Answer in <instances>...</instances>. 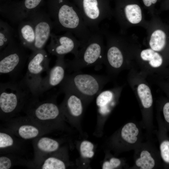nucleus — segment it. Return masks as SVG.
<instances>
[{
	"label": "nucleus",
	"mask_w": 169,
	"mask_h": 169,
	"mask_svg": "<svg viewBox=\"0 0 169 169\" xmlns=\"http://www.w3.org/2000/svg\"><path fill=\"white\" fill-rule=\"evenodd\" d=\"M48 14L58 32L72 33L84 44L92 33L85 25L75 5L69 0H48Z\"/></svg>",
	"instance_id": "1"
},
{
	"label": "nucleus",
	"mask_w": 169,
	"mask_h": 169,
	"mask_svg": "<svg viewBox=\"0 0 169 169\" xmlns=\"http://www.w3.org/2000/svg\"><path fill=\"white\" fill-rule=\"evenodd\" d=\"M104 37L101 29L93 32L88 41L82 44L74 58L66 61L68 71L75 72L88 67L97 68L101 66L105 47Z\"/></svg>",
	"instance_id": "2"
},
{
	"label": "nucleus",
	"mask_w": 169,
	"mask_h": 169,
	"mask_svg": "<svg viewBox=\"0 0 169 169\" xmlns=\"http://www.w3.org/2000/svg\"><path fill=\"white\" fill-rule=\"evenodd\" d=\"M107 80L102 75L83 74L78 71L65 75L60 84V90L63 93L69 91L76 93L86 103L102 91Z\"/></svg>",
	"instance_id": "3"
},
{
	"label": "nucleus",
	"mask_w": 169,
	"mask_h": 169,
	"mask_svg": "<svg viewBox=\"0 0 169 169\" xmlns=\"http://www.w3.org/2000/svg\"><path fill=\"white\" fill-rule=\"evenodd\" d=\"M31 95L22 80L1 83V116L8 117L20 112L25 107Z\"/></svg>",
	"instance_id": "4"
},
{
	"label": "nucleus",
	"mask_w": 169,
	"mask_h": 169,
	"mask_svg": "<svg viewBox=\"0 0 169 169\" xmlns=\"http://www.w3.org/2000/svg\"><path fill=\"white\" fill-rule=\"evenodd\" d=\"M57 96L56 95L40 101L38 97L32 95L25 106L28 117L37 123L46 127L64 116L60 106L56 102Z\"/></svg>",
	"instance_id": "5"
},
{
	"label": "nucleus",
	"mask_w": 169,
	"mask_h": 169,
	"mask_svg": "<svg viewBox=\"0 0 169 169\" xmlns=\"http://www.w3.org/2000/svg\"><path fill=\"white\" fill-rule=\"evenodd\" d=\"M79 9L83 21L92 32L100 31L99 25L112 13L108 0H72Z\"/></svg>",
	"instance_id": "6"
},
{
	"label": "nucleus",
	"mask_w": 169,
	"mask_h": 169,
	"mask_svg": "<svg viewBox=\"0 0 169 169\" xmlns=\"http://www.w3.org/2000/svg\"><path fill=\"white\" fill-rule=\"evenodd\" d=\"M50 59L46 51L43 49L32 51L29 56L26 74L22 79L32 95L39 97L43 73H47L50 69Z\"/></svg>",
	"instance_id": "7"
},
{
	"label": "nucleus",
	"mask_w": 169,
	"mask_h": 169,
	"mask_svg": "<svg viewBox=\"0 0 169 169\" xmlns=\"http://www.w3.org/2000/svg\"><path fill=\"white\" fill-rule=\"evenodd\" d=\"M26 48L13 39L0 51V74L14 76L20 72L28 57Z\"/></svg>",
	"instance_id": "8"
},
{
	"label": "nucleus",
	"mask_w": 169,
	"mask_h": 169,
	"mask_svg": "<svg viewBox=\"0 0 169 169\" xmlns=\"http://www.w3.org/2000/svg\"><path fill=\"white\" fill-rule=\"evenodd\" d=\"M25 20L30 21L34 28L35 40L32 51L44 49L54 28L49 14L38 8L31 13Z\"/></svg>",
	"instance_id": "9"
},
{
	"label": "nucleus",
	"mask_w": 169,
	"mask_h": 169,
	"mask_svg": "<svg viewBox=\"0 0 169 169\" xmlns=\"http://www.w3.org/2000/svg\"><path fill=\"white\" fill-rule=\"evenodd\" d=\"M50 38L47 49L49 54L56 57L69 53H71L74 56L82 45L81 41L69 32L59 35L52 33Z\"/></svg>",
	"instance_id": "10"
},
{
	"label": "nucleus",
	"mask_w": 169,
	"mask_h": 169,
	"mask_svg": "<svg viewBox=\"0 0 169 169\" xmlns=\"http://www.w3.org/2000/svg\"><path fill=\"white\" fill-rule=\"evenodd\" d=\"M65 55L57 57L54 66L47 73L46 76L43 78L40 89L39 95L59 85L62 82L65 76L67 68Z\"/></svg>",
	"instance_id": "11"
},
{
	"label": "nucleus",
	"mask_w": 169,
	"mask_h": 169,
	"mask_svg": "<svg viewBox=\"0 0 169 169\" xmlns=\"http://www.w3.org/2000/svg\"><path fill=\"white\" fill-rule=\"evenodd\" d=\"M65 96L60 107L64 115L69 118L76 119L81 117L85 103L78 95L71 91L64 92Z\"/></svg>",
	"instance_id": "12"
},
{
	"label": "nucleus",
	"mask_w": 169,
	"mask_h": 169,
	"mask_svg": "<svg viewBox=\"0 0 169 169\" xmlns=\"http://www.w3.org/2000/svg\"><path fill=\"white\" fill-rule=\"evenodd\" d=\"M122 27L128 22L132 24L140 23L142 20V11L136 4H129L122 7L118 4L114 13Z\"/></svg>",
	"instance_id": "13"
},
{
	"label": "nucleus",
	"mask_w": 169,
	"mask_h": 169,
	"mask_svg": "<svg viewBox=\"0 0 169 169\" xmlns=\"http://www.w3.org/2000/svg\"><path fill=\"white\" fill-rule=\"evenodd\" d=\"M18 30L20 43L25 48L32 50L35 40L33 23L27 20H23L18 23Z\"/></svg>",
	"instance_id": "14"
},
{
	"label": "nucleus",
	"mask_w": 169,
	"mask_h": 169,
	"mask_svg": "<svg viewBox=\"0 0 169 169\" xmlns=\"http://www.w3.org/2000/svg\"><path fill=\"white\" fill-rule=\"evenodd\" d=\"M115 92L110 90L101 91L97 95L96 103L99 113L101 115H105L110 111V106H113L115 97Z\"/></svg>",
	"instance_id": "15"
},
{
	"label": "nucleus",
	"mask_w": 169,
	"mask_h": 169,
	"mask_svg": "<svg viewBox=\"0 0 169 169\" xmlns=\"http://www.w3.org/2000/svg\"><path fill=\"white\" fill-rule=\"evenodd\" d=\"M15 132L21 138L29 140L37 137L42 132L41 128L37 125L29 123H24L18 125Z\"/></svg>",
	"instance_id": "16"
},
{
	"label": "nucleus",
	"mask_w": 169,
	"mask_h": 169,
	"mask_svg": "<svg viewBox=\"0 0 169 169\" xmlns=\"http://www.w3.org/2000/svg\"><path fill=\"white\" fill-rule=\"evenodd\" d=\"M36 147L37 150L41 152L50 153L58 150L59 147V144L57 141L52 138L43 137L38 140Z\"/></svg>",
	"instance_id": "17"
},
{
	"label": "nucleus",
	"mask_w": 169,
	"mask_h": 169,
	"mask_svg": "<svg viewBox=\"0 0 169 169\" xmlns=\"http://www.w3.org/2000/svg\"><path fill=\"white\" fill-rule=\"evenodd\" d=\"M166 39V34L163 30H155L151 34L149 41L150 48L156 52L161 51L165 46Z\"/></svg>",
	"instance_id": "18"
},
{
	"label": "nucleus",
	"mask_w": 169,
	"mask_h": 169,
	"mask_svg": "<svg viewBox=\"0 0 169 169\" xmlns=\"http://www.w3.org/2000/svg\"><path fill=\"white\" fill-rule=\"evenodd\" d=\"M14 30L7 22L0 21V50L5 48L13 39Z\"/></svg>",
	"instance_id": "19"
},
{
	"label": "nucleus",
	"mask_w": 169,
	"mask_h": 169,
	"mask_svg": "<svg viewBox=\"0 0 169 169\" xmlns=\"http://www.w3.org/2000/svg\"><path fill=\"white\" fill-rule=\"evenodd\" d=\"M140 56L144 61L148 62L149 65L153 68L160 66L163 62V59L157 52L151 48L142 50L141 52Z\"/></svg>",
	"instance_id": "20"
},
{
	"label": "nucleus",
	"mask_w": 169,
	"mask_h": 169,
	"mask_svg": "<svg viewBox=\"0 0 169 169\" xmlns=\"http://www.w3.org/2000/svg\"><path fill=\"white\" fill-rule=\"evenodd\" d=\"M139 130L134 123L130 122L125 125L121 132V137L125 141L130 143L134 144L137 141Z\"/></svg>",
	"instance_id": "21"
},
{
	"label": "nucleus",
	"mask_w": 169,
	"mask_h": 169,
	"mask_svg": "<svg viewBox=\"0 0 169 169\" xmlns=\"http://www.w3.org/2000/svg\"><path fill=\"white\" fill-rule=\"evenodd\" d=\"M137 92L141 104L144 108H148L152 105L153 99L149 87L146 84H139L137 88Z\"/></svg>",
	"instance_id": "22"
},
{
	"label": "nucleus",
	"mask_w": 169,
	"mask_h": 169,
	"mask_svg": "<svg viewBox=\"0 0 169 169\" xmlns=\"http://www.w3.org/2000/svg\"><path fill=\"white\" fill-rule=\"evenodd\" d=\"M136 165L142 169H151L154 166L155 161L150 153L147 151L143 150L140 157L136 161Z\"/></svg>",
	"instance_id": "23"
},
{
	"label": "nucleus",
	"mask_w": 169,
	"mask_h": 169,
	"mask_svg": "<svg viewBox=\"0 0 169 169\" xmlns=\"http://www.w3.org/2000/svg\"><path fill=\"white\" fill-rule=\"evenodd\" d=\"M40 168L42 169H64L65 163L61 160L55 157L50 156L43 161Z\"/></svg>",
	"instance_id": "24"
},
{
	"label": "nucleus",
	"mask_w": 169,
	"mask_h": 169,
	"mask_svg": "<svg viewBox=\"0 0 169 169\" xmlns=\"http://www.w3.org/2000/svg\"><path fill=\"white\" fill-rule=\"evenodd\" d=\"M14 138L9 133L0 132V149L1 151L9 149L15 146Z\"/></svg>",
	"instance_id": "25"
},
{
	"label": "nucleus",
	"mask_w": 169,
	"mask_h": 169,
	"mask_svg": "<svg viewBox=\"0 0 169 169\" xmlns=\"http://www.w3.org/2000/svg\"><path fill=\"white\" fill-rule=\"evenodd\" d=\"M94 145L88 141H82L80 145L79 151L82 156L84 158H91L94 154Z\"/></svg>",
	"instance_id": "26"
},
{
	"label": "nucleus",
	"mask_w": 169,
	"mask_h": 169,
	"mask_svg": "<svg viewBox=\"0 0 169 169\" xmlns=\"http://www.w3.org/2000/svg\"><path fill=\"white\" fill-rule=\"evenodd\" d=\"M161 154L163 160L169 163V141H165L160 145Z\"/></svg>",
	"instance_id": "27"
},
{
	"label": "nucleus",
	"mask_w": 169,
	"mask_h": 169,
	"mask_svg": "<svg viewBox=\"0 0 169 169\" xmlns=\"http://www.w3.org/2000/svg\"><path fill=\"white\" fill-rule=\"evenodd\" d=\"M121 164L120 160L117 158H112L109 161L104 162L102 166L103 169H112L119 166Z\"/></svg>",
	"instance_id": "28"
},
{
	"label": "nucleus",
	"mask_w": 169,
	"mask_h": 169,
	"mask_svg": "<svg viewBox=\"0 0 169 169\" xmlns=\"http://www.w3.org/2000/svg\"><path fill=\"white\" fill-rule=\"evenodd\" d=\"M12 162L11 160L6 156L0 157V169H9L12 167Z\"/></svg>",
	"instance_id": "29"
},
{
	"label": "nucleus",
	"mask_w": 169,
	"mask_h": 169,
	"mask_svg": "<svg viewBox=\"0 0 169 169\" xmlns=\"http://www.w3.org/2000/svg\"><path fill=\"white\" fill-rule=\"evenodd\" d=\"M163 113L166 120L169 123V102L164 105L163 108Z\"/></svg>",
	"instance_id": "30"
},
{
	"label": "nucleus",
	"mask_w": 169,
	"mask_h": 169,
	"mask_svg": "<svg viewBox=\"0 0 169 169\" xmlns=\"http://www.w3.org/2000/svg\"><path fill=\"white\" fill-rule=\"evenodd\" d=\"M144 4L146 7H150L152 4L155 3L157 0H142Z\"/></svg>",
	"instance_id": "31"
}]
</instances>
